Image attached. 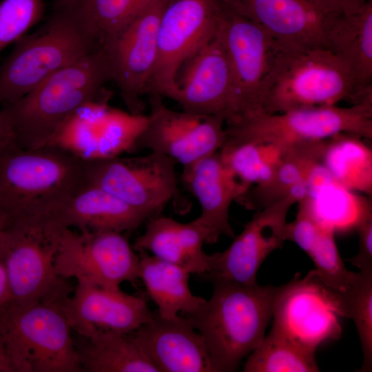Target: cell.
Returning a JSON list of instances; mask_svg holds the SVG:
<instances>
[{
	"label": "cell",
	"mask_w": 372,
	"mask_h": 372,
	"mask_svg": "<svg viewBox=\"0 0 372 372\" xmlns=\"http://www.w3.org/2000/svg\"><path fill=\"white\" fill-rule=\"evenodd\" d=\"M88 160L45 145L13 140L0 149V223L3 229L61 231L58 218L88 183Z\"/></svg>",
	"instance_id": "6da1fadb"
},
{
	"label": "cell",
	"mask_w": 372,
	"mask_h": 372,
	"mask_svg": "<svg viewBox=\"0 0 372 372\" xmlns=\"http://www.w3.org/2000/svg\"><path fill=\"white\" fill-rule=\"evenodd\" d=\"M213 293L185 318L204 338L214 372L238 369L262 342L276 302L287 287L214 280Z\"/></svg>",
	"instance_id": "7a4b0ae2"
},
{
	"label": "cell",
	"mask_w": 372,
	"mask_h": 372,
	"mask_svg": "<svg viewBox=\"0 0 372 372\" xmlns=\"http://www.w3.org/2000/svg\"><path fill=\"white\" fill-rule=\"evenodd\" d=\"M112 81L103 47L50 76L19 99L2 105L13 141L35 149L48 145L63 123L81 106L103 94Z\"/></svg>",
	"instance_id": "3957f363"
},
{
	"label": "cell",
	"mask_w": 372,
	"mask_h": 372,
	"mask_svg": "<svg viewBox=\"0 0 372 372\" xmlns=\"http://www.w3.org/2000/svg\"><path fill=\"white\" fill-rule=\"evenodd\" d=\"M100 47L72 8L54 10L41 29L16 41L0 65V105L19 99Z\"/></svg>",
	"instance_id": "277c9868"
},
{
	"label": "cell",
	"mask_w": 372,
	"mask_h": 372,
	"mask_svg": "<svg viewBox=\"0 0 372 372\" xmlns=\"http://www.w3.org/2000/svg\"><path fill=\"white\" fill-rule=\"evenodd\" d=\"M360 103L349 69L331 50L280 47L263 94L262 112Z\"/></svg>",
	"instance_id": "5b68a950"
},
{
	"label": "cell",
	"mask_w": 372,
	"mask_h": 372,
	"mask_svg": "<svg viewBox=\"0 0 372 372\" xmlns=\"http://www.w3.org/2000/svg\"><path fill=\"white\" fill-rule=\"evenodd\" d=\"M63 304L0 309V338L13 372H83Z\"/></svg>",
	"instance_id": "8992f818"
},
{
	"label": "cell",
	"mask_w": 372,
	"mask_h": 372,
	"mask_svg": "<svg viewBox=\"0 0 372 372\" xmlns=\"http://www.w3.org/2000/svg\"><path fill=\"white\" fill-rule=\"evenodd\" d=\"M225 143H257L285 147L322 141L339 133L372 138V101L319 106L267 114L259 111L226 124ZM224 143V144H225Z\"/></svg>",
	"instance_id": "52a82bcc"
},
{
	"label": "cell",
	"mask_w": 372,
	"mask_h": 372,
	"mask_svg": "<svg viewBox=\"0 0 372 372\" xmlns=\"http://www.w3.org/2000/svg\"><path fill=\"white\" fill-rule=\"evenodd\" d=\"M218 1V29L231 76V123L262 111L263 94L280 48L260 25L229 0Z\"/></svg>",
	"instance_id": "ba28073f"
},
{
	"label": "cell",
	"mask_w": 372,
	"mask_h": 372,
	"mask_svg": "<svg viewBox=\"0 0 372 372\" xmlns=\"http://www.w3.org/2000/svg\"><path fill=\"white\" fill-rule=\"evenodd\" d=\"M217 0H168L158 33L156 62L145 94L172 99L178 72L218 27Z\"/></svg>",
	"instance_id": "9c48e42d"
},
{
	"label": "cell",
	"mask_w": 372,
	"mask_h": 372,
	"mask_svg": "<svg viewBox=\"0 0 372 372\" xmlns=\"http://www.w3.org/2000/svg\"><path fill=\"white\" fill-rule=\"evenodd\" d=\"M56 273L76 282L119 289L140 278L139 256L121 232L62 230L54 256Z\"/></svg>",
	"instance_id": "30bf717a"
},
{
	"label": "cell",
	"mask_w": 372,
	"mask_h": 372,
	"mask_svg": "<svg viewBox=\"0 0 372 372\" xmlns=\"http://www.w3.org/2000/svg\"><path fill=\"white\" fill-rule=\"evenodd\" d=\"M176 164L154 152L135 157L88 160V183L151 218L160 214L178 195Z\"/></svg>",
	"instance_id": "8fae6325"
},
{
	"label": "cell",
	"mask_w": 372,
	"mask_h": 372,
	"mask_svg": "<svg viewBox=\"0 0 372 372\" xmlns=\"http://www.w3.org/2000/svg\"><path fill=\"white\" fill-rule=\"evenodd\" d=\"M148 96L149 113L131 150L162 154L184 168L223 146L226 131L222 118L175 111L164 104L163 97Z\"/></svg>",
	"instance_id": "7c38bea8"
},
{
	"label": "cell",
	"mask_w": 372,
	"mask_h": 372,
	"mask_svg": "<svg viewBox=\"0 0 372 372\" xmlns=\"http://www.w3.org/2000/svg\"><path fill=\"white\" fill-rule=\"evenodd\" d=\"M3 257L10 291V303L28 306L40 302L63 304L72 291L54 267L61 232L4 229Z\"/></svg>",
	"instance_id": "4fadbf2b"
},
{
	"label": "cell",
	"mask_w": 372,
	"mask_h": 372,
	"mask_svg": "<svg viewBox=\"0 0 372 372\" xmlns=\"http://www.w3.org/2000/svg\"><path fill=\"white\" fill-rule=\"evenodd\" d=\"M306 196L296 185L280 200L256 211L225 250L209 254L206 280H227L246 285L258 284L256 275L266 258L286 241L287 216L291 207Z\"/></svg>",
	"instance_id": "5bb4252c"
},
{
	"label": "cell",
	"mask_w": 372,
	"mask_h": 372,
	"mask_svg": "<svg viewBox=\"0 0 372 372\" xmlns=\"http://www.w3.org/2000/svg\"><path fill=\"white\" fill-rule=\"evenodd\" d=\"M167 1L150 0L102 46L110 61L112 81L132 114H144L145 103L141 97L145 95L156 62L158 28Z\"/></svg>",
	"instance_id": "9a60e30c"
},
{
	"label": "cell",
	"mask_w": 372,
	"mask_h": 372,
	"mask_svg": "<svg viewBox=\"0 0 372 372\" xmlns=\"http://www.w3.org/2000/svg\"><path fill=\"white\" fill-rule=\"evenodd\" d=\"M338 316L312 269L302 279L296 273L287 282L275 306L272 327L315 353L322 343L340 338Z\"/></svg>",
	"instance_id": "2e32d148"
},
{
	"label": "cell",
	"mask_w": 372,
	"mask_h": 372,
	"mask_svg": "<svg viewBox=\"0 0 372 372\" xmlns=\"http://www.w3.org/2000/svg\"><path fill=\"white\" fill-rule=\"evenodd\" d=\"M172 97L182 110L215 116L227 123L231 118V76L219 30L181 67Z\"/></svg>",
	"instance_id": "e0dca14e"
},
{
	"label": "cell",
	"mask_w": 372,
	"mask_h": 372,
	"mask_svg": "<svg viewBox=\"0 0 372 372\" xmlns=\"http://www.w3.org/2000/svg\"><path fill=\"white\" fill-rule=\"evenodd\" d=\"M61 307L72 330L83 337L103 331L128 334L154 317L141 297L79 281Z\"/></svg>",
	"instance_id": "ac0fdd59"
},
{
	"label": "cell",
	"mask_w": 372,
	"mask_h": 372,
	"mask_svg": "<svg viewBox=\"0 0 372 372\" xmlns=\"http://www.w3.org/2000/svg\"><path fill=\"white\" fill-rule=\"evenodd\" d=\"M158 372H214L203 336L185 318H154L128 333Z\"/></svg>",
	"instance_id": "d6986e66"
},
{
	"label": "cell",
	"mask_w": 372,
	"mask_h": 372,
	"mask_svg": "<svg viewBox=\"0 0 372 372\" xmlns=\"http://www.w3.org/2000/svg\"><path fill=\"white\" fill-rule=\"evenodd\" d=\"M260 25L282 48H327L328 12L309 0H229Z\"/></svg>",
	"instance_id": "ffe728a7"
},
{
	"label": "cell",
	"mask_w": 372,
	"mask_h": 372,
	"mask_svg": "<svg viewBox=\"0 0 372 372\" xmlns=\"http://www.w3.org/2000/svg\"><path fill=\"white\" fill-rule=\"evenodd\" d=\"M181 180L200 206V214L194 220L208 229L216 240L220 235L233 238L229 209L246 189L224 163L220 152L183 168Z\"/></svg>",
	"instance_id": "44dd1931"
},
{
	"label": "cell",
	"mask_w": 372,
	"mask_h": 372,
	"mask_svg": "<svg viewBox=\"0 0 372 372\" xmlns=\"http://www.w3.org/2000/svg\"><path fill=\"white\" fill-rule=\"evenodd\" d=\"M216 241L208 229L194 220L183 223L158 214L147 220L145 230L135 240L133 249L151 252L190 273L202 276L208 271L209 258L203 251V245Z\"/></svg>",
	"instance_id": "7402d4cb"
},
{
	"label": "cell",
	"mask_w": 372,
	"mask_h": 372,
	"mask_svg": "<svg viewBox=\"0 0 372 372\" xmlns=\"http://www.w3.org/2000/svg\"><path fill=\"white\" fill-rule=\"evenodd\" d=\"M329 48L343 61L361 102L372 100V0L349 13H329Z\"/></svg>",
	"instance_id": "603a6c76"
},
{
	"label": "cell",
	"mask_w": 372,
	"mask_h": 372,
	"mask_svg": "<svg viewBox=\"0 0 372 372\" xmlns=\"http://www.w3.org/2000/svg\"><path fill=\"white\" fill-rule=\"evenodd\" d=\"M149 217L105 190L87 184L61 213L56 227L79 231H114L137 228Z\"/></svg>",
	"instance_id": "cb8c5ba5"
},
{
	"label": "cell",
	"mask_w": 372,
	"mask_h": 372,
	"mask_svg": "<svg viewBox=\"0 0 372 372\" xmlns=\"http://www.w3.org/2000/svg\"><path fill=\"white\" fill-rule=\"evenodd\" d=\"M325 140L284 147L270 176L249 188L236 202L248 209H262L290 194L321 163Z\"/></svg>",
	"instance_id": "d4e9b609"
},
{
	"label": "cell",
	"mask_w": 372,
	"mask_h": 372,
	"mask_svg": "<svg viewBox=\"0 0 372 372\" xmlns=\"http://www.w3.org/2000/svg\"><path fill=\"white\" fill-rule=\"evenodd\" d=\"M140 278L158 307L157 315L163 319L177 318L179 312H196L205 299L192 293L189 273L185 269L160 259L147 251H139Z\"/></svg>",
	"instance_id": "484cf974"
},
{
	"label": "cell",
	"mask_w": 372,
	"mask_h": 372,
	"mask_svg": "<svg viewBox=\"0 0 372 372\" xmlns=\"http://www.w3.org/2000/svg\"><path fill=\"white\" fill-rule=\"evenodd\" d=\"M74 340L83 371L158 372L129 334L103 331Z\"/></svg>",
	"instance_id": "4316f807"
},
{
	"label": "cell",
	"mask_w": 372,
	"mask_h": 372,
	"mask_svg": "<svg viewBox=\"0 0 372 372\" xmlns=\"http://www.w3.org/2000/svg\"><path fill=\"white\" fill-rule=\"evenodd\" d=\"M363 139L350 133L327 138L321 163L336 183L371 197L372 150Z\"/></svg>",
	"instance_id": "83f0119b"
},
{
	"label": "cell",
	"mask_w": 372,
	"mask_h": 372,
	"mask_svg": "<svg viewBox=\"0 0 372 372\" xmlns=\"http://www.w3.org/2000/svg\"><path fill=\"white\" fill-rule=\"evenodd\" d=\"M305 198L319 225L335 232L355 228L364 218L372 216L371 200L351 191L333 179L311 190Z\"/></svg>",
	"instance_id": "f1b7e54d"
},
{
	"label": "cell",
	"mask_w": 372,
	"mask_h": 372,
	"mask_svg": "<svg viewBox=\"0 0 372 372\" xmlns=\"http://www.w3.org/2000/svg\"><path fill=\"white\" fill-rule=\"evenodd\" d=\"M323 287L336 313L353 320L357 329L363 355L359 371H371L372 271L355 272L351 285L343 290Z\"/></svg>",
	"instance_id": "f546056e"
},
{
	"label": "cell",
	"mask_w": 372,
	"mask_h": 372,
	"mask_svg": "<svg viewBox=\"0 0 372 372\" xmlns=\"http://www.w3.org/2000/svg\"><path fill=\"white\" fill-rule=\"evenodd\" d=\"M245 372L319 371L315 353L271 327L261 344L248 356Z\"/></svg>",
	"instance_id": "4dcf8cb0"
},
{
	"label": "cell",
	"mask_w": 372,
	"mask_h": 372,
	"mask_svg": "<svg viewBox=\"0 0 372 372\" xmlns=\"http://www.w3.org/2000/svg\"><path fill=\"white\" fill-rule=\"evenodd\" d=\"M282 149L276 145L246 142L225 143L219 152L247 192L270 176Z\"/></svg>",
	"instance_id": "1f68e13d"
},
{
	"label": "cell",
	"mask_w": 372,
	"mask_h": 372,
	"mask_svg": "<svg viewBox=\"0 0 372 372\" xmlns=\"http://www.w3.org/2000/svg\"><path fill=\"white\" fill-rule=\"evenodd\" d=\"M150 0H84L72 8L103 46Z\"/></svg>",
	"instance_id": "d6a6232c"
},
{
	"label": "cell",
	"mask_w": 372,
	"mask_h": 372,
	"mask_svg": "<svg viewBox=\"0 0 372 372\" xmlns=\"http://www.w3.org/2000/svg\"><path fill=\"white\" fill-rule=\"evenodd\" d=\"M334 235L333 231L323 229L307 255L315 265L316 275L324 285L333 289L343 290L351 285L355 272L346 269Z\"/></svg>",
	"instance_id": "836d02e7"
},
{
	"label": "cell",
	"mask_w": 372,
	"mask_h": 372,
	"mask_svg": "<svg viewBox=\"0 0 372 372\" xmlns=\"http://www.w3.org/2000/svg\"><path fill=\"white\" fill-rule=\"evenodd\" d=\"M43 0H2L0 2V52L39 23Z\"/></svg>",
	"instance_id": "e575fe53"
},
{
	"label": "cell",
	"mask_w": 372,
	"mask_h": 372,
	"mask_svg": "<svg viewBox=\"0 0 372 372\" xmlns=\"http://www.w3.org/2000/svg\"><path fill=\"white\" fill-rule=\"evenodd\" d=\"M297 203L298 207L296 218L287 223L285 238L286 240L296 243L307 254L324 229L313 216L305 197Z\"/></svg>",
	"instance_id": "d590c367"
},
{
	"label": "cell",
	"mask_w": 372,
	"mask_h": 372,
	"mask_svg": "<svg viewBox=\"0 0 372 372\" xmlns=\"http://www.w3.org/2000/svg\"><path fill=\"white\" fill-rule=\"evenodd\" d=\"M355 230L358 236V251L346 260L361 271H372V216L362 219Z\"/></svg>",
	"instance_id": "8d00e7d4"
},
{
	"label": "cell",
	"mask_w": 372,
	"mask_h": 372,
	"mask_svg": "<svg viewBox=\"0 0 372 372\" xmlns=\"http://www.w3.org/2000/svg\"><path fill=\"white\" fill-rule=\"evenodd\" d=\"M325 12L349 14L358 10L369 0H309Z\"/></svg>",
	"instance_id": "74e56055"
},
{
	"label": "cell",
	"mask_w": 372,
	"mask_h": 372,
	"mask_svg": "<svg viewBox=\"0 0 372 372\" xmlns=\"http://www.w3.org/2000/svg\"><path fill=\"white\" fill-rule=\"evenodd\" d=\"M10 300V291L6 267L0 260V309Z\"/></svg>",
	"instance_id": "f35d334b"
},
{
	"label": "cell",
	"mask_w": 372,
	"mask_h": 372,
	"mask_svg": "<svg viewBox=\"0 0 372 372\" xmlns=\"http://www.w3.org/2000/svg\"><path fill=\"white\" fill-rule=\"evenodd\" d=\"M12 140L10 127L0 105V149Z\"/></svg>",
	"instance_id": "ab89813d"
},
{
	"label": "cell",
	"mask_w": 372,
	"mask_h": 372,
	"mask_svg": "<svg viewBox=\"0 0 372 372\" xmlns=\"http://www.w3.org/2000/svg\"><path fill=\"white\" fill-rule=\"evenodd\" d=\"M0 372H13L0 338Z\"/></svg>",
	"instance_id": "60d3db41"
},
{
	"label": "cell",
	"mask_w": 372,
	"mask_h": 372,
	"mask_svg": "<svg viewBox=\"0 0 372 372\" xmlns=\"http://www.w3.org/2000/svg\"><path fill=\"white\" fill-rule=\"evenodd\" d=\"M84 0H54V10L72 8Z\"/></svg>",
	"instance_id": "b9f144b4"
},
{
	"label": "cell",
	"mask_w": 372,
	"mask_h": 372,
	"mask_svg": "<svg viewBox=\"0 0 372 372\" xmlns=\"http://www.w3.org/2000/svg\"><path fill=\"white\" fill-rule=\"evenodd\" d=\"M6 247V235L0 223V260H3Z\"/></svg>",
	"instance_id": "7bdbcfd3"
}]
</instances>
